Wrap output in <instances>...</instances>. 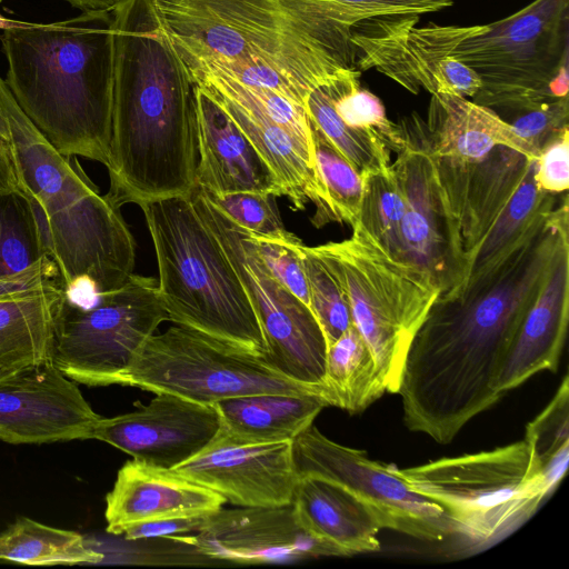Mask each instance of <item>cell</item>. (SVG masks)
<instances>
[{
  "label": "cell",
  "mask_w": 569,
  "mask_h": 569,
  "mask_svg": "<svg viewBox=\"0 0 569 569\" xmlns=\"http://www.w3.org/2000/svg\"><path fill=\"white\" fill-rule=\"evenodd\" d=\"M399 124L405 142L391 162L405 200L399 258L422 269L439 288V296L455 293L466 283L467 270L438 156L419 114L413 112Z\"/></svg>",
  "instance_id": "5bb4252c"
},
{
  "label": "cell",
  "mask_w": 569,
  "mask_h": 569,
  "mask_svg": "<svg viewBox=\"0 0 569 569\" xmlns=\"http://www.w3.org/2000/svg\"><path fill=\"white\" fill-rule=\"evenodd\" d=\"M0 136L3 139H6L7 141L9 140V128H8V123H7V120L3 114L1 106H0Z\"/></svg>",
  "instance_id": "bcb514c9"
},
{
  "label": "cell",
  "mask_w": 569,
  "mask_h": 569,
  "mask_svg": "<svg viewBox=\"0 0 569 569\" xmlns=\"http://www.w3.org/2000/svg\"><path fill=\"white\" fill-rule=\"evenodd\" d=\"M121 385L204 405L257 393L326 400L321 389L283 376L263 356L178 325L147 340Z\"/></svg>",
  "instance_id": "8fae6325"
},
{
  "label": "cell",
  "mask_w": 569,
  "mask_h": 569,
  "mask_svg": "<svg viewBox=\"0 0 569 569\" xmlns=\"http://www.w3.org/2000/svg\"><path fill=\"white\" fill-rule=\"evenodd\" d=\"M567 242L565 192L507 254L438 296L410 342L397 391L409 430L447 445L501 399L508 350Z\"/></svg>",
  "instance_id": "6da1fadb"
},
{
  "label": "cell",
  "mask_w": 569,
  "mask_h": 569,
  "mask_svg": "<svg viewBox=\"0 0 569 569\" xmlns=\"http://www.w3.org/2000/svg\"><path fill=\"white\" fill-rule=\"evenodd\" d=\"M249 233L269 272L310 308L309 288L298 247L301 240L289 231L278 236Z\"/></svg>",
  "instance_id": "d590c367"
},
{
  "label": "cell",
  "mask_w": 569,
  "mask_h": 569,
  "mask_svg": "<svg viewBox=\"0 0 569 569\" xmlns=\"http://www.w3.org/2000/svg\"><path fill=\"white\" fill-rule=\"evenodd\" d=\"M0 106L22 194L44 254L70 296L106 293L133 273L136 241L120 208L60 153L21 111L0 78Z\"/></svg>",
  "instance_id": "5b68a950"
},
{
  "label": "cell",
  "mask_w": 569,
  "mask_h": 569,
  "mask_svg": "<svg viewBox=\"0 0 569 569\" xmlns=\"http://www.w3.org/2000/svg\"><path fill=\"white\" fill-rule=\"evenodd\" d=\"M76 8L84 10H111L122 0H66Z\"/></svg>",
  "instance_id": "f6af8a7d"
},
{
  "label": "cell",
  "mask_w": 569,
  "mask_h": 569,
  "mask_svg": "<svg viewBox=\"0 0 569 569\" xmlns=\"http://www.w3.org/2000/svg\"><path fill=\"white\" fill-rule=\"evenodd\" d=\"M569 319V242L558 252L552 270L527 311L508 350L497 386L501 393L533 375L557 371Z\"/></svg>",
  "instance_id": "cb8c5ba5"
},
{
  "label": "cell",
  "mask_w": 569,
  "mask_h": 569,
  "mask_svg": "<svg viewBox=\"0 0 569 569\" xmlns=\"http://www.w3.org/2000/svg\"><path fill=\"white\" fill-rule=\"evenodd\" d=\"M541 465L569 443V379L566 375L548 406L526 428L525 439Z\"/></svg>",
  "instance_id": "74e56055"
},
{
  "label": "cell",
  "mask_w": 569,
  "mask_h": 569,
  "mask_svg": "<svg viewBox=\"0 0 569 569\" xmlns=\"http://www.w3.org/2000/svg\"><path fill=\"white\" fill-rule=\"evenodd\" d=\"M10 375H12V373L7 372V371H4V370H2V369L0 368V379L6 378V377H8V376H10Z\"/></svg>",
  "instance_id": "7dc6e473"
},
{
  "label": "cell",
  "mask_w": 569,
  "mask_h": 569,
  "mask_svg": "<svg viewBox=\"0 0 569 569\" xmlns=\"http://www.w3.org/2000/svg\"><path fill=\"white\" fill-rule=\"evenodd\" d=\"M230 114L262 154L287 190L293 210L316 206L311 221L317 228L333 222L328 197L319 178L313 146H308L241 96L223 77L210 71H190Z\"/></svg>",
  "instance_id": "44dd1931"
},
{
  "label": "cell",
  "mask_w": 569,
  "mask_h": 569,
  "mask_svg": "<svg viewBox=\"0 0 569 569\" xmlns=\"http://www.w3.org/2000/svg\"><path fill=\"white\" fill-rule=\"evenodd\" d=\"M54 284H61L58 268L44 256L18 273L1 277L0 299L39 291Z\"/></svg>",
  "instance_id": "b9f144b4"
},
{
  "label": "cell",
  "mask_w": 569,
  "mask_h": 569,
  "mask_svg": "<svg viewBox=\"0 0 569 569\" xmlns=\"http://www.w3.org/2000/svg\"><path fill=\"white\" fill-rule=\"evenodd\" d=\"M395 472L443 509L455 535L480 549L511 535L549 497L539 461L525 440L411 468L395 467Z\"/></svg>",
  "instance_id": "9c48e42d"
},
{
  "label": "cell",
  "mask_w": 569,
  "mask_h": 569,
  "mask_svg": "<svg viewBox=\"0 0 569 569\" xmlns=\"http://www.w3.org/2000/svg\"><path fill=\"white\" fill-rule=\"evenodd\" d=\"M112 10L53 23H10L1 36L6 84L62 154L108 168L113 92Z\"/></svg>",
  "instance_id": "277c9868"
},
{
  "label": "cell",
  "mask_w": 569,
  "mask_h": 569,
  "mask_svg": "<svg viewBox=\"0 0 569 569\" xmlns=\"http://www.w3.org/2000/svg\"><path fill=\"white\" fill-rule=\"evenodd\" d=\"M108 196L119 206L190 194L198 163L196 82L156 0L112 9Z\"/></svg>",
  "instance_id": "7a4b0ae2"
},
{
  "label": "cell",
  "mask_w": 569,
  "mask_h": 569,
  "mask_svg": "<svg viewBox=\"0 0 569 569\" xmlns=\"http://www.w3.org/2000/svg\"><path fill=\"white\" fill-rule=\"evenodd\" d=\"M190 196L250 298L266 341V360L283 376L321 389L326 397L328 347L311 309L269 272L247 229L222 213L200 187L194 186Z\"/></svg>",
  "instance_id": "4fadbf2b"
},
{
  "label": "cell",
  "mask_w": 569,
  "mask_h": 569,
  "mask_svg": "<svg viewBox=\"0 0 569 569\" xmlns=\"http://www.w3.org/2000/svg\"><path fill=\"white\" fill-rule=\"evenodd\" d=\"M420 16L377 17L356 23L351 41L358 70L376 69L411 93L453 92L473 98L477 74L452 57L457 46L479 26L417 27Z\"/></svg>",
  "instance_id": "2e32d148"
},
{
  "label": "cell",
  "mask_w": 569,
  "mask_h": 569,
  "mask_svg": "<svg viewBox=\"0 0 569 569\" xmlns=\"http://www.w3.org/2000/svg\"><path fill=\"white\" fill-rule=\"evenodd\" d=\"M509 123L538 158L541 148L569 127V97L522 112Z\"/></svg>",
  "instance_id": "f35d334b"
},
{
  "label": "cell",
  "mask_w": 569,
  "mask_h": 569,
  "mask_svg": "<svg viewBox=\"0 0 569 569\" xmlns=\"http://www.w3.org/2000/svg\"><path fill=\"white\" fill-rule=\"evenodd\" d=\"M363 196L359 221L392 257L399 258V231L405 212L403 194L392 167L362 176Z\"/></svg>",
  "instance_id": "d6a6232c"
},
{
  "label": "cell",
  "mask_w": 569,
  "mask_h": 569,
  "mask_svg": "<svg viewBox=\"0 0 569 569\" xmlns=\"http://www.w3.org/2000/svg\"><path fill=\"white\" fill-rule=\"evenodd\" d=\"M207 516L180 517L143 522L127 529L123 536L127 540H138L197 532L203 527Z\"/></svg>",
  "instance_id": "7bdbcfd3"
},
{
  "label": "cell",
  "mask_w": 569,
  "mask_h": 569,
  "mask_svg": "<svg viewBox=\"0 0 569 569\" xmlns=\"http://www.w3.org/2000/svg\"><path fill=\"white\" fill-rule=\"evenodd\" d=\"M298 247L309 288L310 309L329 347L352 325L349 302L336 277L311 247L302 241Z\"/></svg>",
  "instance_id": "e575fe53"
},
{
  "label": "cell",
  "mask_w": 569,
  "mask_h": 569,
  "mask_svg": "<svg viewBox=\"0 0 569 569\" xmlns=\"http://www.w3.org/2000/svg\"><path fill=\"white\" fill-rule=\"evenodd\" d=\"M163 321H169L158 283L132 273L118 289L89 306L66 293L56 322L52 362L86 386L121 385L127 369Z\"/></svg>",
  "instance_id": "7c38bea8"
},
{
  "label": "cell",
  "mask_w": 569,
  "mask_h": 569,
  "mask_svg": "<svg viewBox=\"0 0 569 569\" xmlns=\"http://www.w3.org/2000/svg\"><path fill=\"white\" fill-rule=\"evenodd\" d=\"M62 284L0 299V368L14 373L52 361Z\"/></svg>",
  "instance_id": "4316f807"
},
{
  "label": "cell",
  "mask_w": 569,
  "mask_h": 569,
  "mask_svg": "<svg viewBox=\"0 0 569 569\" xmlns=\"http://www.w3.org/2000/svg\"><path fill=\"white\" fill-rule=\"evenodd\" d=\"M103 553L79 532L19 517L0 533V560L29 566L98 563Z\"/></svg>",
  "instance_id": "f546056e"
},
{
  "label": "cell",
  "mask_w": 569,
  "mask_h": 569,
  "mask_svg": "<svg viewBox=\"0 0 569 569\" xmlns=\"http://www.w3.org/2000/svg\"><path fill=\"white\" fill-rule=\"evenodd\" d=\"M438 166L467 280L507 254L560 199L538 187L537 158L506 146L473 162L438 157Z\"/></svg>",
  "instance_id": "30bf717a"
},
{
  "label": "cell",
  "mask_w": 569,
  "mask_h": 569,
  "mask_svg": "<svg viewBox=\"0 0 569 569\" xmlns=\"http://www.w3.org/2000/svg\"><path fill=\"white\" fill-rule=\"evenodd\" d=\"M291 441L247 442L219 427L200 451L172 470L238 507L289 505L298 481Z\"/></svg>",
  "instance_id": "e0dca14e"
},
{
  "label": "cell",
  "mask_w": 569,
  "mask_h": 569,
  "mask_svg": "<svg viewBox=\"0 0 569 569\" xmlns=\"http://www.w3.org/2000/svg\"><path fill=\"white\" fill-rule=\"evenodd\" d=\"M291 505L301 527L342 556L380 550L377 518L343 487L318 477L298 478Z\"/></svg>",
  "instance_id": "d4e9b609"
},
{
  "label": "cell",
  "mask_w": 569,
  "mask_h": 569,
  "mask_svg": "<svg viewBox=\"0 0 569 569\" xmlns=\"http://www.w3.org/2000/svg\"><path fill=\"white\" fill-rule=\"evenodd\" d=\"M452 57L480 80L472 101L516 113L568 97L569 0H533L465 38Z\"/></svg>",
  "instance_id": "ba28073f"
},
{
  "label": "cell",
  "mask_w": 569,
  "mask_h": 569,
  "mask_svg": "<svg viewBox=\"0 0 569 569\" xmlns=\"http://www.w3.org/2000/svg\"><path fill=\"white\" fill-rule=\"evenodd\" d=\"M348 69L316 86L306 99L305 109L310 122L363 176L389 168L391 152L376 136L348 127L338 116L333 104L335 84Z\"/></svg>",
  "instance_id": "4dcf8cb0"
},
{
  "label": "cell",
  "mask_w": 569,
  "mask_h": 569,
  "mask_svg": "<svg viewBox=\"0 0 569 569\" xmlns=\"http://www.w3.org/2000/svg\"><path fill=\"white\" fill-rule=\"evenodd\" d=\"M131 412L100 418L92 439L107 442L133 459L173 469L200 451L216 435L220 418L213 405L160 392Z\"/></svg>",
  "instance_id": "ffe728a7"
},
{
  "label": "cell",
  "mask_w": 569,
  "mask_h": 569,
  "mask_svg": "<svg viewBox=\"0 0 569 569\" xmlns=\"http://www.w3.org/2000/svg\"><path fill=\"white\" fill-rule=\"evenodd\" d=\"M351 229L348 239L311 249L341 286L386 390L397 393L410 342L440 290L422 269L388 253L360 222Z\"/></svg>",
  "instance_id": "52a82bcc"
},
{
  "label": "cell",
  "mask_w": 569,
  "mask_h": 569,
  "mask_svg": "<svg viewBox=\"0 0 569 569\" xmlns=\"http://www.w3.org/2000/svg\"><path fill=\"white\" fill-rule=\"evenodd\" d=\"M196 533L181 539L201 555L236 563H288L342 556L301 527L291 503L220 508L207 516Z\"/></svg>",
  "instance_id": "d6986e66"
},
{
  "label": "cell",
  "mask_w": 569,
  "mask_h": 569,
  "mask_svg": "<svg viewBox=\"0 0 569 569\" xmlns=\"http://www.w3.org/2000/svg\"><path fill=\"white\" fill-rule=\"evenodd\" d=\"M198 163L196 184L214 193L258 192L287 197L277 174L220 102L194 87Z\"/></svg>",
  "instance_id": "7402d4cb"
},
{
  "label": "cell",
  "mask_w": 569,
  "mask_h": 569,
  "mask_svg": "<svg viewBox=\"0 0 569 569\" xmlns=\"http://www.w3.org/2000/svg\"><path fill=\"white\" fill-rule=\"evenodd\" d=\"M291 448L298 478L318 477L343 487L372 511L381 529L430 542L455 535L443 509L411 489L395 466L330 440L313 423L291 441Z\"/></svg>",
  "instance_id": "9a60e30c"
},
{
  "label": "cell",
  "mask_w": 569,
  "mask_h": 569,
  "mask_svg": "<svg viewBox=\"0 0 569 569\" xmlns=\"http://www.w3.org/2000/svg\"><path fill=\"white\" fill-rule=\"evenodd\" d=\"M44 256L27 198L0 190V278L18 273Z\"/></svg>",
  "instance_id": "836d02e7"
},
{
  "label": "cell",
  "mask_w": 569,
  "mask_h": 569,
  "mask_svg": "<svg viewBox=\"0 0 569 569\" xmlns=\"http://www.w3.org/2000/svg\"><path fill=\"white\" fill-rule=\"evenodd\" d=\"M0 190L21 192L9 141L0 136Z\"/></svg>",
  "instance_id": "ee69618b"
},
{
  "label": "cell",
  "mask_w": 569,
  "mask_h": 569,
  "mask_svg": "<svg viewBox=\"0 0 569 569\" xmlns=\"http://www.w3.org/2000/svg\"><path fill=\"white\" fill-rule=\"evenodd\" d=\"M224 503L220 495L172 469L132 459L119 469L106 496L107 531L123 535L143 522L210 515Z\"/></svg>",
  "instance_id": "603a6c76"
},
{
  "label": "cell",
  "mask_w": 569,
  "mask_h": 569,
  "mask_svg": "<svg viewBox=\"0 0 569 569\" xmlns=\"http://www.w3.org/2000/svg\"><path fill=\"white\" fill-rule=\"evenodd\" d=\"M536 181L540 190L561 194L569 189V127L549 140L537 158Z\"/></svg>",
  "instance_id": "ab89813d"
},
{
  "label": "cell",
  "mask_w": 569,
  "mask_h": 569,
  "mask_svg": "<svg viewBox=\"0 0 569 569\" xmlns=\"http://www.w3.org/2000/svg\"><path fill=\"white\" fill-rule=\"evenodd\" d=\"M140 208L169 321L264 357L266 341L250 298L191 196L158 199Z\"/></svg>",
  "instance_id": "8992f818"
},
{
  "label": "cell",
  "mask_w": 569,
  "mask_h": 569,
  "mask_svg": "<svg viewBox=\"0 0 569 569\" xmlns=\"http://www.w3.org/2000/svg\"><path fill=\"white\" fill-rule=\"evenodd\" d=\"M201 189L222 213L238 226L253 233L278 236L288 231L283 226L272 196L258 192L214 194L203 188Z\"/></svg>",
  "instance_id": "8d00e7d4"
},
{
  "label": "cell",
  "mask_w": 569,
  "mask_h": 569,
  "mask_svg": "<svg viewBox=\"0 0 569 569\" xmlns=\"http://www.w3.org/2000/svg\"><path fill=\"white\" fill-rule=\"evenodd\" d=\"M3 1V0H0V2Z\"/></svg>",
  "instance_id": "c3c4849f"
},
{
  "label": "cell",
  "mask_w": 569,
  "mask_h": 569,
  "mask_svg": "<svg viewBox=\"0 0 569 569\" xmlns=\"http://www.w3.org/2000/svg\"><path fill=\"white\" fill-rule=\"evenodd\" d=\"M220 427L247 442L293 440L328 406L318 395L257 393L213 403Z\"/></svg>",
  "instance_id": "83f0119b"
},
{
  "label": "cell",
  "mask_w": 569,
  "mask_h": 569,
  "mask_svg": "<svg viewBox=\"0 0 569 569\" xmlns=\"http://www.w3.org/2000/svg\"><path fill=\"white\" fill-rule=\"evenodd\" d=\"M343 6L363 20L377 17L420 16L453 4V0H326Z\"/></svg>",
  "instance_id": "60d3db41"
},
{
  "label": "cell",
  "mask_w": 569,
  "mask_h": 569,
  "mask_svg": "<svg viewBox=\"0 0 569 569\" xmlns=\"http://www.w3.org/2000/svg\"><path fill=\"white\" fill-rule=\"evenodd\" d=\"M189 70L269 89L305 107L309 92L357 68L363 19L326 0H156ZM358 69V68H357Z\"/></svg>",
  "instance_id": "3957f363"
},
{
  "label": "cell",
  "mask_w": 569,
  "mask_h": 569,
  "mask_svg": "<svg viewBox=\"0 0 569 569\" xmlns=\"http://www.w3.org/2000/svg\"><path fill=\"white\" fill-rule=\"evenodd\" d=\"M325 388L328 405L351 415L365 411L387 391L353 323L327 349Z\"/></svg>",
  "instance_id": "f1b7e54d"
},
{
  "label": "cell",
  "mask_w": 569,
  "mask_h": 569,
  "mask_svg": "<svg viewBox=\"0 0 569 569\" xmlns=\"http://www.w3.org/2000/svg\"><path fill=\"white\" fill-rule=\"evenodd\" d=\"M309 123L316 167L333 222H346L352 227L359 221L363 196L362 176L310 120Z\"/></svg>",
  "instance_id": "1f68e13d"
},
{
  "label": "cell",
  "mask_w": 569,
  "mask_h": 569,
  "mask_svg": "<svg viewBox=\"0 0 569 569\" xmlns=\"http://www.w3.org/2000/svg\"><path fill=\"white\" fill-rule=\"evenodd\" d=\"M101 417L52 361L0 379V440L41 445L92 439Z\"/></svg>",
  "instance_id": "ac0fdd59"
},
{
  "label": "cell",
  "mask_w": 569,
  "mask_h": 569,
  "mask_svg": "<svg viewBox=\"0 0 569 569\" xmlns=\"http://www.w3.org/2000/svg\"><path fill=\"white\" fill-rule=\"evenodd\" d=\"M426 126L439 158L479 161L498 146L536 158L512 126L493 109L453 92L431 94Z\"/></svg>",
  "instance_id": "484cf974"
}]
</instances>
